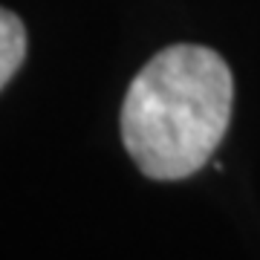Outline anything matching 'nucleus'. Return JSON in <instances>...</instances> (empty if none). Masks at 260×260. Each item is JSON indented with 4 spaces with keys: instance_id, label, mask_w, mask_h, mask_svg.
<instances>
[{
    "instance_id": "1",
    "label": "nucleus",
    "mask_w": 260,
    "mask_h": 260,
    "mask_svg": "<svg viewBox=\"0 0 260 260\" xmlns=\"http://www.w3.org/2000/svg\"><path fill=\"white\" fill-rule=\"evenodd\" d=\"M232 70L214 49L174 44L142 67L121 104V142L145 177L174 182L214 156L232 121Z\"/></svg>"
},
{
    "instance_id": "2",
    "label": "nucleus",
    "mask_w": 260,
    "mask_h": 260,
    "mask_svg": "<svg viewBox=\"0 0 260 260\" xmlns=\"http://www.w3.org/2000/svg\"><path fill=\"white\" fill-rule=\"evenodd\" d=\"M26 58V29L15 12L0 6V90Z\"/></svg>"
}]
</instances>
